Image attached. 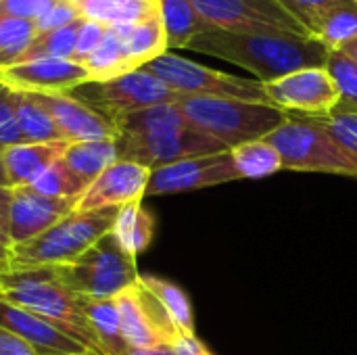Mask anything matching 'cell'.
I'll use <instances>...</instances> for the list:
<instances>
[{"label": "cell", "mask_w": 357, "mask_h": 355, "mask_svg": "<svg viewBox=\"0 0 357 355\" xmlns=\"http://www.w3.org/2000/svg\"><path fill=\"white\" fill-rule=\"evenodd\" d=\"M188 50L238 65L253 73L261 84L278 80L297 69L322 67L326 65L331 52L314 38L224 29L201 33L188 44Z\"/></svg>", "instance_id": "cell-1"}, {"label": "cell", "mask_w": 357, "mask_h": 355, "mask_svg": "<svg viewBox=\"0 0 357 355\" xmlns=\"http://www.w3.org/2000/svg\"><path fill=\"white\" fill-rule=\"evenodd\" d=\"M0 299L52 322L90 352L98 354L79 295L59 278L54 268L10 270L0 274Z\"/></svg>", "instance_id": "cell-2"}, {"label": "cell", "mask_w": 357, "mask_h": 355, "mask_svg": "<svg viewBox=\"0 0 357 355\" xmlns=\"http://www.w3.org/2000/svg\"><path fill=\"white\" fill-rule=\"evenodd\" d=\"M178 107L190 126L215 138L228 151L243 142L270 136L289 117L274 105L238 98L180 96Z\"/></svg>", "instance_id": "cell-3"}, {"label": "cell", "mask_w": 357, "mask_h": 355, "mask_svg": "<svg viewBox=\"0 0 357 355\" xmlns=\"http://www.w3.org/2000/svg\"><path fill=\"white\" fill-rule=\"evenodd\" d=\"M119 207L96 211H71L40 236L13 247L10 270L56 268L73 262L96 241L111 232Z\"/></svg>", "instance_id": "cell-4"}, {"label": "cell", "mask_w": 357, "mask_h": 355, "mask_svg": "<svg viewBox=\"0 0 357 355\" xmlns=\"http://www.w3.org/2000/svg\"><path fill=\"white\" fill-rule=\"evenodd\" d=\"M54 270L75 295L92 299H115L140 278L136 257L123 251L113 232L105 234L73 262Z\"/></svg>", "instance_id": "cell-5"}, {"label": "cell", "mask_w": 357, "mask_h": 355, "mask_svg": "<svg viewBox=\"0 0 357 355\" xmlns=\"http://www.w3.org/2000/svg\"><path fill=\"white\" fill-rule=\"evenodd\" d=\"M282 159V169L356 176L357 165L339 149L320 119L289 115L280 128L266 136Z\"/></svg>", "instance_id": "cell-6"}, {"label": "cell", "mask_w": 357, "mask_h": 355, "mask_svg": "<svg viewBox=\"0 0 357 355\" xmlns=\"http://www.w3.org/2000/svg\"><path fill=\"white\" fill-rule=\"evenodd\" d=\"M144 69L157 75L180 96H211V98H238V100L268 103L264 84L259 80L224 73L220 69L178 56L172 50L146 63Z\"/></svg>", "instance_id": "cell-7"}, {"label": "cell", "mask_w": 357, "mask_h": 355, "mask_svg": "<svg viewBox=\"0 0 357 355\" xmlns=\"http://www.w3.org/2000/svg\"><path fill=\"white\" fill-rule=\"evenodd\" d=\"M69 94H73L88 107L109 117L115 126L117 119H121L123 115L155 105L178 103L180 98V94H176L167 84H163L157 75H153L144 67L128 71L107 82H86L75 90H71Z\"/></svg>", "instance_id": "cell-8"}, {"label": "cell", "mask_w": 357, "mask_h": 355, "mask_svg": "<svg viewBox=\"0 0 357 355\" xmlns=\"http://www.w3.org/2000/svg\"><path fill=\"white\" fill-rule=\"evenodd\" d=\"M264 90L270 105L278 107L287 115L299 117H326L341 103L339 88L326 65L297 69L278 80L266 82Z\"/></svg>", "instance_id": "cell-9"}, {"label": "cell", "mask_w": 357, "mask_h": 355, "mask_svg": "<svg viewBox=\"0 0 357 355\" xmlns=\"http://www.w3.org/2000/svg\"><path fill=\"white\" fill-rule=\"evenodd\" d=\"M117 149L119 159L140 163L149 169H159L190 157L228 151L222 142L203 134L195 126L153 136H117Z\"/></svg>", "instance_id": "cell-10"}, {"label": "cell", "mask_w": 357, "mask_h": 355, "mask_svg": "<svg viewBox=\"0 0 357 355\" xmlns=\"http://www.w3.org/2000/svg\"><path fill=\"white\" fill-rule=\"evenodd\" d=\"M192 4L213 29L310 38L276 0H192Z\"/></svg>", "instance_id": "cell-11"}, {"label": "cell", "mask_w": 357, "mask_h": 355, "mask_svg": "<svg viewBox=\"0 0 357 355\" xmlns=\"http://www.w3.org/2000/svg\"><path fill=\"white\" fill-rule=\"evenodd\" d=\"M121 331L130 347L174 345L180 337L163 305L140 278L115 297Z\"/></svg>", "instance_id": "cell-12"}, {"label": "cell", "mask_w": 357, "mask_h": 355, "mask_svg": "<svg viewBox=\"0 0 357 355\" xmlns=\"http://www.w3.org/2000/svg\"><path fill=\"white\" fill-rule=\"evenodd\" d=\"M236 180H241V176L234 169L232 155L230 151H222V153L182 159L172 165L153 169L146 197L190 192V190L211 188Z\"/></svg>", "instance_id": "cell-13"}, {"label": "cell", "mask_w": 357, "mask_h": 355, "mask_svg": "<svg viewBox=\"0 0 357 355\" xmlns=\"http://www.w3.org/2000/svg\"><path fill=\"white\" fill-rule=\"evenodd\" d=\"M90 82V73L82 63L71 59H29L0 71V84L29 94H59L71 92Z\"/></svg>", "instance_id": "cell-14"}, {"label": "cell", "mask_w": 357, "mask_h": 355, "mask_svg": "<svg viewBox=\"0 0 357 355\" xmlns=\"http://www.w3.org/2000/svg\"><path fill=\"white\" fill-rule=\"evenodd\" d=\"M153 169L119 159L109 165L98 178L90 182L86 192L75 201V211H96L109 207H123L146 197Z\"/></svg>", "instance_id": "cell-15"}, {"label": "cell", "mask_w": 357, "mask_h": 355, "mask_svg": "<svg viewBox=\"0 0 357 355\" xmlns=\"http://www.w3.org/2000/svg\"><path fill=\"white\" fill-rule=\"evenodd\" d=\"M73 209L75 201L71 199H52L36 192L29 186L13 188L8 222L10 245L17 247L40 236L42 232L59 224L63 218H67Z\"/></svg>", "instance_id": "cell-16"}, {"label": "cell", "mask_w": 357, "mask_h": 355, "mask_svg": "<svg viewBox=\"0 0 357 355\" xmlns=\"http://www.w3.org/2000/svg\"><path fill=\"white\" fill-rule=\"evenodd\" d=\"M38 103L50 113L59 132L67 142H86V140H111L119 136L117 126L88 107L69 92L59 94H33Z\"/></svg>", "instance_id": "cell-17"}, {"label": "cell", "mask_w": 357, "mask_h": 355, "mask_svg": "<svg viewBox=\"0 0 357 355\" xmlns=\"http://www.w3.org/2000/svg\"><path fill=\"white\" fill-rule=\"evenodd\" d=\"M0 328L19 337L38 355H82L90 349L52 322L0 299ZM94 354V352H92Z\"/></svg>", "instance_id": "cell-18"}, {"label": "cell", "mask_w": 357, "mask_h": 355, "mask_svg": "<svg viewBox=\"0 0 357 355\" xmlns=\"http://www.w3.org/2000/svg\"><path fill=\"white\" fill-rule=\"evenodd\" d=\"M69 142H21L4 151V163L10 188L31 186L56 159L67 151Z\"/></svg>", "instance_id": "cell-19"}, {"label": "cell", "mask_w": 357, "mask_h": 355, "mask_svg": "<svg viewBox=\"0 0 357 355\" xmlns=\"http://www.w3.org/2000/svg\"><path fill=\"white\" fill-rule=\"evenodd\" d=\"M88 326L92 331L96 349L100 355H126L130 345L121 331V320L115 299L79 297Z\"/></svg>", "instance_id": "cell-20"}, {"label": "cell", "mask_w": 357, "mask_h": 355, "mask_svg": "<svg viewBox=\"0 0 357 355\" xmlns=\"http://www.w3.org/2000/svg\"><path fill=\"white\" fill-rule=\"evenodd\" d=\"M113 27L123 40L126 54H128L132 69H140L153 59L167 52V38H165V29H163L159 15L136 21V23L113 25Z\"/></svg>", "instance_id": "cell-21"}, {"label": "cell", "mask_w": 357, "mask_h": 355, "mask_svg": "<svg viewBox=\"0 0 357 355\" xmlns=\"http://www.w3.org/2000/svg\"><path fill=\"white\" fill-rule=\"evenodd\" d=\"M159 17L165 29L167 50L188 48L195 38L213 29L199 15L192 0H159Z\"/></svg>", "instance_id": "cell-22"}, {"label": "cell", "mask_w": 357, "mask_h": 355, "mask_svg": "<svg viewBox=\"0 0 357 355\" xmlns=\"http://www.w3.org/2000/svg\"><path fill=\"white\" fill-rule=\"evenodd\" d=\"M111 232L117 239V243L123 247L126 253H130L132 257H138L153 243L155 218L142 205V201H132V203L119 207Z\"/></svg>", "instance_id": "cell-23"}, {"label": "cell", "mask_w": 357, "mask_h": 355, "mask_svg": "<svg viewBox=\"0 0 357 355\" xmlns=\"http://www.w3.org/2000/svg\"><path fill=\"white\" fill-rule=\"evenodd\" d=\"M13 90V88H10ZM15 92V115L23 142H61L65 140L59 132L50 113L29 92Z\"/></svg>", "instance_id": "cell-24"}, {"label": "cell", "mask_w": 357, "mask_h": 355, "mask_svg": "<svg viewBox=\"0 0 357 355\" xmlns=\"http://www.w3.org/2000/svg\"><path fill=\"white\" fill-rule=\"evenodd\" d=\"M65 163L92 182L98 178L109 165L119 161V149H117V138L111 140H86V142H69L65 155Z\"/></svg>", "instance_id": "cell-25"}, {"label": "cell", "mask_w": 357, "mask_h": 355, "mask_svg": "<svg viewBox=\"0 0 357 355\" xmlns=\"http://www.w3.org/2000/svg\"><path fill=\"white\" fill-rule=\"evenodd\" d=\"M140 282L163 305V310L167 312V316L174 322V326L180 333V337H197L192 303H190L188 295L176 282H172L167 278H161V276H151V274L149 276L140 274Z\"/></svg>", "instance_id": "cell-26"}, {"label": "cell", "mask_w": 357, "mask_h": 355, "mask_svg": "<svg viewBox=\"0 0 357 355\" xmlns=\"http://www.w3.org/2000/svg\"><path fill=\"white\" fill-rule=\"evenodd\" d=\"M82 15L107 27L126 25L159 15V0H86Z\"/></svg>", "instance_id": "cell-27"}, {"label": "cell", "mask_w": 357, "mask_h": 355, "mask_svg": "<svg viewBox=\"0 0 357 355\" xmlns=\"http://www.w3.org/2000/svg\"><path fill=\"white\" fill-rule=\"evenodd\" d=\"M232 163L241 180H255V178H268L278 172H282V159L274 144H270L266 138L261 140H249L234 149H230Z\"/></svg>", "instance_id": "cell-28"}, {"label": "cell", "mask_w": 357, "mask_h": 355, "mask_svg": "<svg viewBox=\"0 0 357 355\" xmlns=\"http://www.w3.org/2000/svg\"><path fill=\"white\" fill-rule=\"evenodd\" d=\"M82 65L90 73V82H107V80L119 77L128 71H134L130 67L123 40L115 27H107L102 42L94 48V52Z\"/></svg>", "instance_id": "cell-29"}, {"label": "cell", "mask_w": 357, "mask_h": 355, "mask_svg": "<svg viewBox=\"0 0 357 355\" xmlns=\"http://www.w3.org/2000/svg\"><path fill=\"white\" fill-rule=\"evenodd\" d=\"M357 38V0H341L322 19L316 40L328 50H343Z\"/></svg>", "instance_id": "cell-30"}, {"label": "cell", "mask_w": 357, "mask_h": 355, "mask_svg": "<svg viewBox=\"0 0 357 355\" xmlns=\"http://www.w3.org/2000/svg\"><path fill=\"white\" fill-rule=\"evenodd\" d=\"M38 38L33 21H23L0 13V71L21 63Z\"/></svg>", "instance_id": "cell-31"}, {"label": "cell", "mask_w": 357, "mask_h": 355, "mask_svg": "<svg viewBox=\"0 0 357 355\" xmlns=\"http://www.w3.org/2000/svg\"><path fill=\"white\" fill-rule=\"evenodd\" d=\"M90 186V182L86 178H82L79 174H75L65 159H56L29 188H33L40 195L52 197V199H71L77 201L86 188Z\"/></svg>", "instance_id": "cell-32"}, {"label": "cell", "mask_w": 357, "mask_h": 355, "mask_svg": "<svg viewBox=\"0 0 357 355\" xmlns=\"http://www.w3.org/2000/svg\"><path fill=\"white\" fill-rule=\"evenodd\" d=\"M82 19L75 21V23H71V25H67V27H61V29H54V31H46V33H38V38L33 40V44L27 50V54H25L23 61L40 59V56L71 59L73 61L75 42H77V31H79Z\"/></svg>", "instance_id": "cell-33"}, {"label": "cell", "mask_w": 357, "mask_h": 355, "mask_svg": "<svg viewBox=\"0 0 357 355\" xmlns=\"http://www.w3.org/2000/svg\"><path fill=\"white\" fill-rule=\"evenodd\" d=\"M326 69L333 75L339 94L341 109L357 111V63L341 50H331L326 59Z\"/></svg>", "instance_id": "cell-34"}, {"label": "cell", "mask_w": 357, "mask_h": 355, "mask_svg": "<svg viewBox=\"0 0 357 355\" xmlns=\"http://www.w3.org/2000/svg\"><path fill=\"white\" fill-rule=\"evenodd\" d=\"M320 123L339 144V149L357 165V111L337 107L331 115L320 117Z\"/></svg>", "instance_id": "cell-35"}, {"label": "cell", "mask_w": 357, "mask_h": 355, "mask_svg": "<svg viewBox=\"0 0 357 355\" xmlns=\"http://www.w3.org/2000/svg\"><path fill=\"white\" fill-rule=\"evenodd\" d=\"M339 2L341 0H276V4L291 19H295L301 25V29L314 40L324 15Z\"/></svg>", "instance_id": "cell-36"}, {"label": "cell", "mask_w": 357, "mask_h": 355, "mask_svg": "<svg viewBox=\"0 0 357 355\" xmlns=\"http://www.w3.org/2000/svg\"><path fill=\"white\" fill-rule=\"evenodd\" d=\"M21 142L23 138L15 115V92L8 86L0 84V149L6 151Z\"/></svg>", "instance_id": "cell-37"}, {"label": "cell", "mask_w": 357, "mask_h": 355, "mask_svg": "<svg viewBox=\"0 0 357 355\" xmlns=\"http://www.w3.org/2000/svg\"><path fill=\"white\" fill-rule=\"evenodd\" d=\"M84 15H82V8L71 4L69 0H56L42 17H38L33 23H36V29L38 33H46V31H54V29H61V27H67L75 21H79Z\"/></svg>", "instance_id": "cell-38"}, {"label": "cell", "mask_w": 357, "mask_h": 355, "mask_svg": "<svg viewBox=\"0 0 357 355\" xmlns=\"http://www.w3.org/2000/svg\"><path fill=\"white\" fill-rule=\"evenodd\" d=\"M105 33H107V25H102V23H98L94 19L84 17L82 19V25H79V31H77L73 61L75 63H84L94 52V48L102 42Z\"/></svg>", "instance_id": "cell-39"}, {"label": "cell", "mask_w": 357, "mask_h": 355, "mask_svg": "<svg viewBox=\"0 0 357 355\" xmlns=\"http://www.w3.org/2000/svg\"><path fill=\"white\" fill-rule=\"evenodd\" d=\"M54 2L56 0H0V13L23 21H36Z\"/></svg>", "instance_id": "cell-40"}, {"label": "cell", "mask_w": 357, "mask_h": 355, "mask_svg": "<svg viewBox=\"0 0 357 355\" xmlns=\"http://www.w3.org/2000/svg\"><path fill=\"white\" fill-rule=\"evenodd\" d=\"M10 199H13V188L10 186H0V243L10 245L8 236V222H10Z\"/></svg>", "instance_id": "cell-41"}, {"label": "cell", "mask_w": 357, "mask_h": 355, "mask_svg": "<svg viewBox=\"0 0 357 355\" xmlns=\"http://www.w3.org/2000/svg\"><path fill=\"white\" fill-rule=\"evenodd\" d=\"M0 355H38L19 337L0 328Z\"/></svg>", "instance_id": "cell-42"}, {"label": "cell", "mask_w": 357, "mask_h": 355, "mask_svg": "<svg viewBox=\"0 0 357 355\" xmlns=\"http://www.w3.org/2000/svg\"><path fill=\"white\" fill-rule=\"evenodd\" d=\"M176 355H213L197 337H182L174 345Z\"/></svg>", "instance_id": "cell-43"}, {"label": "cell", "mask_w": 357, "mask_h": 355, "mask_svg": "<svg viewBox=\"0 0 357 355\" xmlns=\"http://www.w3.org/2000/svg\"><path fill=\"white\" fill-rule=\"evenodd\" d=\"M176 345V343H174ZM174 345H155V347H130L126 355H176Z\"/></svg>", "instance_id": "cell-44"}, {"label": "cell", "mask_w": 357, "mask_h": 355, "mask_svg": "<svg viewBox=\"0 0 357 355\" xmlns=\"http://www.w3.org/2000/svg\"><path fill=\"white\" fill-rule=\"evenodd\" d=\"M10 255H13V247L0 243V274L10 272Z\"/></svg>", "instance_id": "cell-45"}, {"label": "cell", "mask_w": 357, "mask_h": 355, "mask_svg": "<svg viewBox=\"0 0 357 355\" xmlns=\"http://www.w3.org/2000/svg\"><path fill=\"white\" fill-rule=\"evenodd\" d=\"M0 186H10L8 174H6V163H4V151L0 149Z\"/></svg>", "instance_id": "cell-46"}, {"label": "cell", "mask_w": 357, "mask_h": 355, "mask_svg": "<svg viewBox=\"0 0 357 355\" xmlns=\"http://www.w3.org/2000/svg\"><path fill=\"white\" fill-rule=\"evenodd\" d=\"M341 52H345V54H347L349 59H354V61L357 63V38L354 40V42H351V44H347V46H345V48H343Z\"/></svg>", "instance_id": "cell-47"}, {"label": "cell", "mask_w": 357, "mask_h": 355, "mask_svg": "<svg viewBox=\"0 0 357 355\" xmlns=\"http://www.w3.org/2000/svg\"><path fill=\"white\" fill-rule=\"evenodd\" d=\"M69 2H71V4H75V6H79V8H82V6H84V2H86V0H69Z\"/></svg>", "instance_id": "cell-48"}, {"label": "cell", "mask_w": 357, "mask_h": 355, "mask_svg": "<svg viewBox=\"0 0 357 355\" xmlns=\"http://www.w3.org/2000/svg\"><path fill=\"white\" fill-rule=\"evenodd\" d=\"M82 355H98V354H92V352H88V354H82Z\"/></svg>", "instance_id": "cell-49"}]
</instances>
